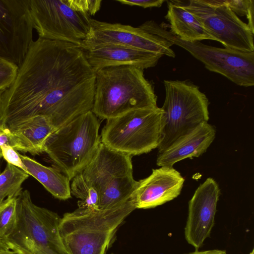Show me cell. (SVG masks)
<instances>
[{"label": "cell", "mask_w": 254, "mask_h": 254, "mask_svg": "<svg viewBox=\"0 0 254 254\" xmlns=\"http://www.w3.org/2000/svg\"><path fill=\"white\" fill-rule=\"evenodd\" d=\"M95 84V72L79 46L39 37L1 93L0 124L12 130L44 116L57 129L91 111Z\"/></svg>", "instance_id": "6da1fadb"}, {"label": "cell", "mask_w": 254, "mask_h": 254, "mask_svg": "<svg viewBox=\"0 0 254 254\" xmlns=\"http://www.w3.org/2000/svg\"><path fill=\"white\" fill-rule=\"evenodd\" d=\"M0 149L2 157L7 163L18 167L27 173L26 167L20 158V153L11 146L4 144L0 146Z\"/></svg>", "instance_id": "4316f807"}, {"label": "cell", "mask_w": 254, "mask_h": 254, "mask_svg": "<svg viewBox=\"0 0 254 254\" xmlns=\"http://www.w3.org/2000/svg\"><path fill=\"white\" fill-rule=\"evenodd\" d=\"M89 31L80 48L87 49L103 44L124 45L174 58L173 44L165 39L150 33L140 27L111 23L89 19Z\"/></svg>", "instance_id": "4fadbf2b"}, {"label": "cell", "mask_w": 254, "mask_h": 254, "mask_svg": "<svg viewBox=\"0 0 254 254\" xmlns=\"http://www.w3.org/2000/svg\"><path fill=\"white\" fill-rule=\"evenodd\" d=\"M135 208L130 198L105 209L78 208L61 218L59 231L70 254H106L125 218Z\"/></svg>", "instance_id": "3957f363"}, {"label": "cell", "mask_w": 254, "mask_h": 254, "mask_svg": "<svg viewBox=\"0 0 254 254\" xmlns=\"http://www.w3.org/2000/svg\"><path fill=\"white\" fill-rule=\"evenodd\" d=\"M70 191L71 194L80 199L78 201V208L99 209V194L86 181L80 172L72 179Z\"/></svg>", "instance_id": "7402d4cb"}, {"label": "cell", "mask_w": 254, "mask_h": 254, "mask_svg": "<svg viewBox=\"0 0 254 254\" xmlns=\"http://www.w3.org/2000/svg\"><path fill=\"white\" fill-rule=\"evenodd\" d=\"M163 112L161 108L131 110L107 120L101 143L110 149L131 156L157 148L161 138Z\"/></svg>", "instance_id": "ba28073f"}, {"label": "cell", "mask_w": 254, "mask_h": 254, "mask_svg": "<svg viewBox=\"0 0 254 254\" xmlns=\"http://www.w3.org/2000/svg\"><path fill=\"white\" fill-rule=\"evenodd\" d=\"M98 118L89 111L56 129L45 144V153L71 181L91 162L101 143Z\"/></svg>", "instance_id": "5b68a950"}, {"label": "cell", "mask_w": 254, "mask_h": 254, "mask_svg": "<svg viewBox=\"0 0 254 254\" xmlns=\"http://www.w3.org/2000/svg\"><path fill=\"white\" fill-rule=\"evenodd\" d=\"M18 67L9 62L0 59V92L7 89L16 76Z\"/></svg>", "instance_id": "d4e9b609"}, {"label": "cell", "mask_w": 254, "mask_h": 254, "mask_svg": "<svg viewBox=\"0 0 254 254\" xmlns=\"http://www.w3.org/2000/svg\"><path fill=\"white\" fill-rule=\"evenodd\" d=\"M215 134V129L210 124L205 123L200 125L158 153L157 166L172 167L176 163L185 159L199 157L212 143Z\"/></svg>", "instance_id": "e0dca14e"}, {"label": "cell", "mask_w": 254, "mask_h": 254, "mask_svg": "<svg viewBox=\"0 0 254 254\" xmlns=\"http://www.w3.org/2000/svg\"><path fill=\"white\" fill-rule=\"evenodd\" d=\"M0 254H19L18 253L12 251V250H8V251H0Z\"/></svg>", "instance_id": "1f68e13d"}, {"label": "cell", "mask_w": 254, "mask_h": 254, "mask_svg": "<svg viewBox=\"0 0 254 254\" xmlns=\"http://www.w3.org/2000/svg\"><path fill=\"white\" fill-rule=\"evenodd\" d=\"M184 182L183 177L173 167H160L137 181L131 199L135 209L154 208L178 196Z\"/></svg>", "instance_id": "9a60e30c"}, {"label": "cell", "mask_w": 254, "mask_h": 254, "mask_svg": "<svg viewBox=\"0 0 254 254\" xmlns=\"http://www.w3.org/2000/svg\"><path fill=\"white\" fill-rule=\"evenodd\" d=\"M29 0H0V59L19 67L33 42Z\"/></svg>", "instance_id": "7c38bea8"}, {"label": "cell", "mask_w": 254, "mask_h": 254, "mask_svg": "<svg viewBox=\"0 0 254 254\" xmlns=\"http://www.w3.org/2000/svg\"><path fill=\"white\" fill-rule=\"evenodd\" d=\"M139 27L185 49L209 71L221 74L238 85L254 86V52L217 48L199 41H184L167 30L162 23L159 25L153 20L147 21Z\"/></svg>", "instance_id": "9c48e42d"}, {"label": "cell", "mask_w": 254, "mask_h": 254, "mask_svg": "<svg viewBox=\"0 0 254 254\" xmlns=\"http://www.w3.org/2000/svg\"><path fill=\"white\" fill-rule=\"evenodd\" d=\"M68 5L74 10L90 17L99 10L100 0H65Z\"/></svg>", "instance_id": "484cf974"}, {"label": "cell", "mask_w": 254, "mask_h": 254, "mask_svg": "<svg viewBox=\"0 0 254 254\" xmlns=\"http://www.w3.org/2000/svg\"><path fill=\"white\" fill-rule=\"evenodd\" d=\"M29 176L22 169L7 163L0 174V203L6 197L17 196L22 190V184Z\"/></svg>", "instance_id": "44dd1931"}, {"label": "cell", "mask_w": 254, "mask_h": 254, "mask_svg": "<svg viewBox=\"0 0 254 254\" xmlns=\"http://www.w3.org/2000/svg\"><path fill=\"white\" fill-rule=\"evenodd\" d=\"M29 12L39 38L80 47L87 38L90 17L71 8L65 0H29Z\"/></svg>", "instance_id": "8fae6325"}, {"label": "cell", "mask_w": 254, "mask_h": 254, "mask_svg": "<svg viewBox=\"0 0 254 254\" xmlns=\"http://www.w3.org/2000/svg\"><path fill=\"white\" fill-rule=\"evenodd\" d=\"M10 250L3 239L0 238V251Z\"/></svg>", "instance_id": "4dcf8cb0"}, {"label": "cell", "mask_w": 254, "mask_h": 254, "mask_svg": "<svg viewBox=\"0 0 254 254\" xmlns=\"http://www.w3.org/2000/svg\"><path fill=\"white\" fill-rule=\"evenodd\" d=\"M83 51L95 72L105 67L120 65H130L144 70L155 66L163 56L158 53L113 44L97 45Z\"/></svg>", "instance_id": "2e32d148"}, {"label": "cell", "mask_w": 254, "mask_h": 254, "mask_svg": "<svg viewBox=\"0 0 254 254\" xmlns=\"http://www.w3.org/2000/svg\"><path fill=\"white\" fill-rule=\"evenodd\" d=\"M249 254H254V250H253L251 252H250Z\"/></svg>", "instance_id": "d6a6232c"}, {"label": "cell", "mask_w": 254, "mask_h": 254, "mask_svg": "<svg viewBox=\"0 0 254 254\" xmlns=\"http://www.w3.org/2000/svg\"><path fill=\"white\" fill-rule=\"evenodd\" d=\"M220 193L217 182L208 178L197 188L189 202L185 237L195 250H198L210 235Z\"/></svg>", "instance_id": "5bb4252c"}, {"label": "cell", "mask_w": 254, "mask_h": 254, "mask_svg": "<svg viewBox=\"0 0 254 254\" xmlns=\"http://www.w3.org/2000/svg\"><path fill=\"white\" fill-rule=\"evenodd\" d=\"M167 5L165 18L170 23L169 31L179 39L190 42L213 40L197 18L186 9L182 1L168 0Z\"/></svg>", "instance_id": "d6986e66"}, {"label": "cell", "mask_w": 254, "mask_h": 254, "mask_svg": "<svg viewBox=\"0 0 254 254\" xmlns=\"http://www.w3.org/2000/svg\"><path fill=\"white\" fill-rule=\"evenodd\" d=\"M143 70L120 65L96 71L91 111L98 118L107 120L131 110L157 107V96Z\"/></svg>", "instance_id": "7a4b0ae2"}, {"label": "cell", "mask_w": 254, "mask_h": 254, "mask_svg": "<svg viewBox=\"0 0 254 254\" xmlns=\"http://www.w3.org/2000/svg\"><path fill=\"white\" fill-rule=\"evenodd\" d=\"M117 1L123 4L139 6L144 8L160 7L166 1L165 0H118Z\"/></svg>", "instance_id": "83f0119b"}, {"label": "cell", "mask_w": 254, "mask_h": 254, "mask_svg": "<svg viewBox=\"0 0 254 254\" xmlns=\"http://www.w3.org/2000/svg\"><path fill=\"white\" fill-rule=\"evenodd\" d=\"M20 154L27 173L35 178L55 197L65 200L71 197L69 179L55 167L46 166Z\"/></svg>", "instance_id": "ffe728a7"}, {"label": "cell", "mask_w": 254, "mask_h": 254, "mask_svg": "<svg viewBox=\"0 0 254 254\" xmlns=\"http://www.w3.org/2000/svg\"><path fill=\"white\" fill-rule=\"evenodd\" d=\"M186 254H227V253L225 250L215 249L201 251L195 250Z\"/></svg>", "instance_id": "f546056e"}, {"label": "cell", "mask_w": 254, "mask_h": 254, "mask_svg": "<svg viewBox=\"0 0 254 254\" xmlns=\"http://www.w3.org/2000/svg\"><path fill=\"white\" fill-rule=\"evenodd\" d=\"M165 98L163 106L158 153L181 137L209 120V101L199 87L188 81H164Z\"/></svg>", "instance_id": "8992f818"}, {"label": "cell", "mask_w": 254, "mask_h": 254, "mask_svg": "<svg viewBox=\"0 0 254 254\" xmlns=\"http://www.w3.org/2000/svg\"><path fill=\"white\" fill-rule=\"evenodd\" d=\"M56 130L50 120L37 116L10 130L11 146L16 151L33 155L45 153V144L48 137Z\"/></svg>", "instance_id": "ac0fdd59"}, {"label": "cell", "mask_w": 254, "mask_h": 254, "mask_svg": "<svg viewBox=\"0 0 254 254\" xmlns=\"http://www.w3.org/2000/svg\"><path fill=\"white\" fill-rule=\"evenodd\" d=\"M1 157H2V156H1V151H0V160ZM0 173H1V172H0Z\"/></svg>", "instance_id": "836d02e7"}, {"label": "cell", "mask_w": 254, "mask_h": 254, "mask_svg": "<svg viewBox=\"0 0 254 254\" xmlns=\"http://www.w3.org/2000/svg\"><path fill=\"white\" fill-rule=\"evenodd\" d=\"M131 158L101 143L92 160L80 172L99 194V209L113 208L131 198L137 184Z\"/></svg>", "instance_id": "52a82bcc"}, {"label": "cell", "mask_w": 254, "mask_h": 254, "mask_svg": "<svg viewBox=\"0 0 254 254\" xmlns=\"http://www.w3.org/2000/svg\"><path fill=\"white\" fill-rule=\"evenodd\" d=\"M4 144H8L11 146V131L8 128L3 127L0 124V146Z\"/></svg>", "instance_id": "f1b7e54d"}, {"label": "cell", "mask_w": 254, "mask_h": 254, "mask_svg": "<svg viewBox=\"0 0 254 254\" xmlns=\"http://www.w3.org/2000/svg\"><path fill=\"white\" fill-rule=\"evenodd\" d=\"M227 5L238 16H245L248 25L254 31V0H225Z\"/></svg>", "instance_id": "cb8c5ba5"}, {"label": "cell", "mask_w": 254, "mask_h": 254, "mask_svg": "<svg viewBox=\"0 0 254 254\" xmlns=\"http://www.w3.org/2000/svg\"><path fill=\"white\" fill-rule=\"evenodd\" d=\"M17 216L10 233L3 239L10 250L19 254H70L61 237V217L35 204L29 191L17 196Z\"/></svg>", "instance_id": "277c9868"}, {"label": "cell", "mask_w": 254, "mask_h": 254, "mask_svg": "<svg viewBox=\"0 0 254 254\" xmlns=\"http://www.w3.org/2000/svg\"><path fill=\"white\" fill-rule=\"evenodd\" d=\"M1 93V92H0V98Z\"/></svg>", "instance_id": "e575fe53"}, {"label": "cell", "mask_w": 254, "mask_h": 254, "mask_svg": "<svg viewBox=\"0 0 254 254\" xmlns=\"http://www.w3.org/2000/svg\"><path fill=\"white\" fill-rule=\"evenodd\" d=\"M17 196L8 197L0 203V238L3 239L12 229L17 216Z\"/></svg>", "instance_id": "603a6c76"}, {"label": "cell", "mask_w": 254, "mask_h": 254, "mask_svg": "<svg viewBox=\"0 0 254 254\" xmlns=\"http://www.w3.org/2000/svg\"><path fill=\"white\" fill-rule=\"evenodd\" d=\"M183 3L213 40L227 48L254 52V31L231 10L225 0H190Z\"/></svg>", "instance_id": "30bf717a"}]
</instances>
